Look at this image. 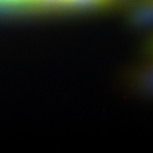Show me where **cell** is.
I'll return each mask as SVG.
<instances>
[{"label":"cell","mask_w":153,"mask_h":153,"mask_svg":"<svg viewBox=\"0 0 153 153\" xmlns=\"http://www.w3.org/2000/svg\"><path fill=\"white\" fill-rule=\"evenodd\" d=\"M136 82L140 88L153 94V59L152 63L143 67L138 73Z\"/></svg>","instance_id":"2"},{"label":"cell","mask_w":153,"mask_h":153,"mask_svg":"<svg viewBox=\"0 0 153 153\" xmlns=\"http://www.w3.org/2000/svg\"><path fill=\"white\" fill-rule=\"evenodd\" d=\"M145 52L146 54L153 59V35L149 38L145 46Z\"/></svg>","instance_id":"3"},{"label":"cell","mask_w":153,"mask_h":153,"mask_svg":"<svg viewBox=\"0 0 153 153\" xmlns=\"http://www.w3.org/2000/svg\"><path fill=\"white\" fill-rule=\"evenodd\" d=\"M127 22L135 28L153 27V0H137L127 13Z\"/></svg>","instance_id":"1"}]
</instances>
